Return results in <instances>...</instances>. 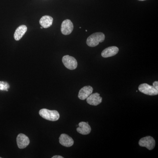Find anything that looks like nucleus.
<instances>
[{"instance_id":"nucleus-7","label":"nucleus","mask_w":158,"mask_h":158,"mask_svg":"<svg viewBox=\"0 0 158 158\" xmlns=\"http://www.w3.org/2000/svg\"><path fill=\"white\" fill-rule=\"evenodd\" d=\"M18 147L20 149L26 148L30 144V140L27 136L23 134H20L16 138Z\"/></svg>"},{"instance_id":"nucleus-15","label":"nucleus","mask_w":158,"mask_h":158,"mask_svg":"<svg viewBox=\"0 0 158 158\" xmlns=\"http://www.w3.org/2000/svg\"><path fill=\"white\" fill-rule=\"evenodd\" d=\"M9 84L8 83L4 81H0V90H6L8 91V89H9Z\"/></svg>"},{"instance_id":"nucleus-12","label":"nucleus","mask_w":158,"mask_h":158,"mask_svg":"<svg viewBox=\"0 0 158 158\" xmlns=\"http://www.w3.org/2000/svg\"><path fill=\"white\" fill-rule=\"evenodd\" d=\"M118 48L116 46L109 47L102 52V56L103 58L113 56L118 53Z\"/></svg>"},{"instance_id":"nucleus-20","label":"nucleus","mask_w":158,"mask_h":158,"mask_svg":"<svg viewBox=\"0 0 158 158\" xmlns=\"http://www.w3.org/2000/svg\"><path fill=\"white\" fill-rule=\"evenodd\" d=\"M0 158H2V157H0Z\"/></svg>"},{"instance_id":"nucleus-10","label":"nucleus","mask_w":158,"mask_h":158,"mask_svg":"<svg viewBox=\"0 0 158 158\" xmlns=\"http://www.w3.org/2000/svg\"><path fill=\"white\" fill-rule=\"evenodd\" d=\"M59 140L60 144L65 147H70L74 144L72 138L66 134H62L59 137Z\"/></svg>"},{"instance_id":"nucleus-18","label":"nucleus","mask_w":158,"mask_h":158,"mask_svg":"<svg viewBox=\"0 0 158 158\" xmlns=\"http://www.w3.org/2000/svg\"><path fill=\"white\" fill-rule=\"evenodd\" d=\"M138 1H146V0H138Z\"/></svg>"},{"instance_id":"nucleus-1","label":"nucleus","mask_w":158,"mask_h":158,"mask_svg":"<svg viewBox=\"0 0 158 158\" xmlns=\"http://www.w3.org/2000/svg\"><path fill=\"white\" fill-rule=\"evenodd\" d=\"M105 36L102 32H97L91 34L87 40V45L90 47H94L98 45L100 43L105 40Z\"/></svg>"},{"instance_id":"nucleus-19","label":"nucleus","mask_w":158,"mask_h":158,"mask_svg":"<svg viewBox=\"0 0 158 158\" xmlns=\"http://www.w3.org/2000/svg\"><path fill=\"white\" fill-rule=\"evenodd\" d=\"M40 28L43 29V27H40Z\"/></svg>"},{"instance_id":"nucleus-14","label":"nucleus","mask_w":158,"mask_h":158,"mask_svg":"<svg viewBox=\"0 0 158 158\" xmlns=\"http://www.w3.org/2000/svg\"><path fill=\"white\" fill-rule=\"evenodd\" d=\"M53 19L49 15H44L40 20L39 23L44 28H48L52 25Z\"/></svg>"},{"instance_id":"nucleus-4","label":"nucleus","mask_w":158,"mask_h":158,"mask_svg":"<svg viewBox=\"0 0 158 158\" xmlns=\"http://www.w3.org/2000/svg\"><path fill=\"white\" fill-rule=\"evenodd\" d=\"M138 143L141 147H146L149 150H152L155 147L156 141L152 137L148 136L141 138Z\"/></svg>"},{"instance_id":"nucleus-2","label":"nucleus","mask_w":158,"mask_h":158,"mask_svg":"<svg viewBox=\"0 0 158 158\" xmlns=\"http://www.w3.org/2000/svg\"><path fill=\"white\" fill-rule=\"evenodd\" d=\"M39 114L42 118L51 121H57L60 117L58 111L50 110L46 109H43L40 110Z\"/></svg>"},{"instance_id":"nucleus-17","label":"nucleus","mask_w":158,"mask_h":158,"mask_svg":"<svg viewBox=\"0 0 158 158\" xmlns=\"http://www.w3.org/2000/svg\"><path fill=\"white\" fill-rule=\"evenodd\" d=\"M52 158H63V157L60 156H55L52 157Z\"/></svg>"},{"instance_id":"nucleus-11","label":"nucleus","mask_w":158,"mask_h":158,"mask_svg":"<svg viewBox=\"0 0 158 158\" xmlns=\"http://www.w3.org/2000/svg\"><path fill=\"white\" fill-rule=\"evenodd\" d=\"M79 127L77 128V131L80 134L83 135H87L91 131V127L88 122H81L78 124Z\"/></svg>"},{"instance_id":"nucleus-16","label":"nucleus","mask_w":158,"mask_h":158,"mask_svg":"<svg viewBox=\"0 0 158 158\" xmlns=\"http://www.w3.org/2000/svg\"><path fill=\"white\" fill-rule=\"evenodd\" d=\"M153 86L157 90H158V82L155 81L153 83Z\"/></svg>"},{"instance_id":"nucleus-3","label":"nucleus","mask_w":158,"mask_h":158,"mask_svg":"<svg viewBox=\"0 0 158 158\" xmlns=\"http://www.w3.org/2000/svg\"><path fill=\"white\" fill-rule=\"evenodd\" d=\"M138 90L141 93L146 95L154 96L158 95V90H157L153 86H151L148 84L144 83L141 84L138 87Z\"/></svg>"},{"instance_id":"nucleus-6","label":"nucleus","mask_w":158,"mask_h":158,"mask_svg":"<svg viewBox=\"0 0 158 158\" xmlns=\"http://www.w3.org/2000/svg\"><path fill=\"white\" fill-rule=\"evenodd\" d=\"M73 25L69 19H65L61 25V31L62 34L65 35H69L72 32Z\"/></svg>"},{"instance_id":"nucleus-9","label":"nucleus","mask_w":158,"mask_h":158,"mask_svg":"<svg viewBox=\"0 0 158 158\" xmlns=\"http://www.w3.org/2000/svg\"><path fill=\"white\" fill-rule=\"evenodd\" d=\"M86 99L88 104L94 106L99 105L102 101V98L98 93L91 94Z\"/></svg>"},{"instance_id":"nucleus-13","label":"nucleus","mask_w":158,"mask_h":158,"mask_svg":"<svg viewBox=\"0 0 158 158\" xmlns=\"http://www.w3.org/2000/svg\"><path fill=\"white\" fill-rule=\"evenodd\" d=\"M27 30V28L25 25L20 26L16 29V31L15 32L14 34V39L15 40H19L22 38L23 35L25 34Z\"/></svg>"},{"instance_id":"nucleus-5","label":"nucleus","mask_w":158,"mask_h":158,"mask_svg":"<svg viewBox=\"0 0 158 158\" xmlns=\"http://www.w3.org/2000/svg\"><path fill=\"white\" fill-rule=\"evenodd\" d=\"M62 62L65 67L70 70H74L77 68V62L74 57L69 55L64 56L62 59Z\"/></svg>"},{"instance_id":"nucleus-8","label":"nucleus","mask_w":158,"mask_h":158,"mask_svg":"<svg viewBox=\"0 0 158 158\" xmlns=\"http://www.w3.org/2000/svg\"><path fill=\"white\" fill-rule=\"evenodd\" d=\"M93 88L90 86H85L79 91L78 98L80 99L85 100L93 93Z\"/></svg>"}]
</instances>
